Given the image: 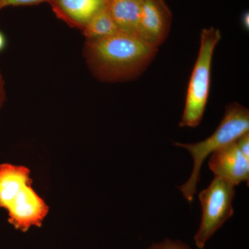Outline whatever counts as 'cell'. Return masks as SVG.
I'll list each match as a JSON object with an SVG mask.
<instances>
[{
  "mask_svg": "<svg viewBox=\"0 0 249 249\" xmlns=\"http://www.w3.org/2000/svg\"><path fill=\"white\" fill-rule=\"evenodd\" d=\"M159 49L138 36L122 32L101 38L85 39L83 55L89 71L103 83L132 81L142 76Z\"/></svg>",
  "mask_w": 249,
  "mask_h": 249,
  "instance_id": "obj_1",
  "label": "cell"
},
{
  "mask_svg": "<svg viewBox=\"0 0 249 249\" xmlns=\"http://www.w3.org/2000/svg\"><path fill=\"white\" fill-rule=\"evenodd\" d=\"M27 167L0 165V207L9 212V222L16 229L27 232L31 227H41L49 207L31 187Z\"/></svg>",
  "mask_w": 249,
  "mask_h": 249,
  "instance_id": "obj_2",
  "label": "cell"
},
{
  "mask_svg": "<svg viewBox=\"0 0 249 249\" xmlns=\"http://www.w3.org/2000/svg\"><path fill=\"white\" fill-rule=\"evenodd\" d=\"M249 132V111L240 103L228 105L224 117L212 135L195 143L174 142V145L189 152L193 159V168L188 181L178 189L190 204L194 200L198 183L201 179V169L206 159L222 147L235 142Z\"/></svg>",
  "mask_w": 249,
  "mask_h": 249,
  "instance_id": "obj_3",
  "label": "cell"
},
{
  "mask_svg": "<svg viewBox=\"0 0 249 249\" xmlns=\"http://www.w3.org/2000/svg\"><path fill=\"white\" fill-rule=\"evenodd\" d=\"M221 37L217 28H204L201 31L200 47L188 83L179 127L195 128L202 120L209 101L213 58Z\"/></svg>",
  "mask_w": 249,
  "mask_h": 249,
  "instance_id": "obj_4",
  "label": "cell"
},
{
  "mask_svg": "<svg viewBox=\"0 0 249 249\" xmlns=\"http://www.w3.org/2000/svg\"><path fill=\"white\" fill-rule=\"evenodd\" d=\"M235 187L214 177L209 186L199 193L201 222L194 237L198 249H204L208 241L233 214Z\"/></svg>",
  "mask_w": 249,
  "mask_h": 249,
  "instance_id": "obj_5",
  "label": "cell"
},
{
  "mask_svg": "<svg viewBox=\"0 0 249 249\" xmlns=\"http://www.w3.org/2000/svg\"><path fill=\"white\" fill-rule=\"evenodd\" d=\"M173 13L165 0H142L137 35L159 49L169 36Z\"/></svg>",
  "mask_w": 249,
  "mask_h": 249,
  "instance_id": "obj_6",
  "label": "cell"
},
{
  "mask_svg": "<svg viewBox=\"0 0 249 249\" xmlns=\"http://www.w3.org/2000/svg\"><path fill=\"white\" fill-rule=\"evenodd\" d=\"M210 169L214 177L236 186L249 182V158L241 151L237 141L222 147L210 157Z\"/></svg>",
  "mask_w": 249,
  "mask_h": 249,
  "instance_id": "obj_7",
  "label": "cell"
},
{
  "mask_svg": "<svg viewBox=\"0 0 249 249\" xmlns=\"http://www.w3.org/2000/svg\"><path fill=\"white\" fill-rule=\"evenodd\" d=\"M49 4L57 17L82 30L98 11L106 7V0H50Z\"/></svg>",
  "mask_w": 249,
  "mask_h": 249,
  "instance_id": "obj_8",
  "label": "cell"
},
{
  "mask_svg": "<svg viewBox=\"0 0 249 249\" xmlns=\"http://www.w3.org/2000/svg\"><path fill=\"white\" fill-rule=\"evenodd\" d=\"M142 4V0H106L108 11L121 30L135 35Z\"/></svg>",
  "mask_w": 249,
  "mask_h": 249,
  "instance_id": "obj_9",
  "label": "cell"
},
{
  "mask_svg": "<svg viewBox=\"0 0 249 249\" xmlns=\"http://www.w3.org/2000/svg\"><path fill=\"white\" fill-rule=\"evenodd\" d=\"M81 31L85 39L108 37L123 31L113 19L107 6L98 11Z\"/></svg>",
  "mask_w": 249,
  "mask_h": 249,
  "instance_id": "obj_10",
  "label": "cell"
},
{
  "mask_svg": "<svg viewBox=\"0 0 249 249\" xmlns=\"http://www.w3.org/2000/svg\"><path fill=\"white\" fill-rule=\"evenodd\" d=\"M147 249H191L187 244L178 240L165 239L160 242L152 244Z\"/></svg>",
  "mask_w": 249,
  "mask_h": 249,
  "instance_id": "obj_11",
  "label": "cell"
},
{
  "mask_svg": "<svg viewBox=\"0 0 249 249\" xmlns=\"http://www.w3.org/2000/svg\"><path fill=\"white\" fill-rule=\"evenodd\" d=\"M49 1L50 0H0V11L9 6H31Z\"/></svg>",
  "mask_w": 249,
  "mask_h": 249,
  "instance_id": "obj_12",
  "label": "cell"
},
{
  "mask_svg": "<svg viewBox=\"0 0 249 249\" xmlns=\"http://www.w3.org/2000/svg\"><path fill=\"white\" fill-rule=\"evenodd\" d=\"M6 100V90H5V81L3 78L2 73L0 70V108L2 106Z\"/></svg>",
  "mask_w": 249,
  "mask_h": 249,
  "instance_id": "obj_13",
  "label": "cell"
},
{
  "mask_svg": "<svg viewBox=\"0 0 249 249\" xmlns=\"http://www.w3.org/2000/svg\"><path fill=\"white\" fill-rule=\"evenodd\" d=\"M242 24L245 30H249V11H245L241 17Z\"/></svg>",
  "mask_w": 249,
  "mask_h": 249,
  "instance_id": "obj_14",
  "label": "cell"
},
{
  "mask_svg": "<svg viewBox=\"0 0 249 249\" xmlns=\"http://www.w3.org/2000/svg\"><path fill=\"white\" fill-rule=\"evenodd\" d=\"M6 45V37L4 34L0 31V52H2Z\"/></svg>",
  "mask_w": 249,
  "mask_h": 249,
  "instance_id": "obj_15",
  "label": "cell"
}]
</instances>
